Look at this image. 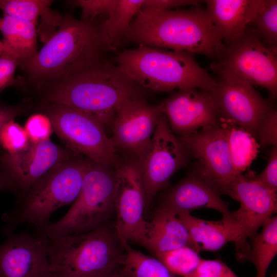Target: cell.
I'll use <instances>...</instances> for the list:
<instances>
[{"label":"cell","instance_id":"1","mask_svg":"<svg viewBox=\"0 0 277 277\" xmlns=\"http://www.w3.org/2000/svg\"><path fill=\"white\" fill-rule=\"evenodd\" d=\"M122 39L138 46L184 51L219 58L225 44L207 11L141 9Z\"/></svg>","mask_w":277,"mask_h":277},{"label":"cell","instance_id":"2","mask_svg":"<svg viewBox=\"0 0 277 277\" xmlns=\"http://www.w3.org/2000/svg\"><path fill=\"white\" fill-rule=\"evenodd\" d=\"M142 88L115 65L103 61L58 80L48 90L47 103L90 115L105 128L126 100L143 96Z\"/></svg>","mask_w":277,"mask_h":277},{"label":"cell","instance_id":"3","mask_svg":"<svg viewBox=\"0 0 277 277\" xmlns=\"http://www.w3.org/2000/svg\"><path fill=\"white\" fill-rule=\"evenodd\" d=\"M107 48L95 23L66 15L42 49L21 65L35 80H60L102 62Z\"/></svg>","mask_w":277,"mask_h":277},{"label":"cell","instance_id":"4","mask_svg":"<svg viewBox=\"0 0 277 277\" xmlns=\"http://www.w3.org/2000/svg\"><path fill=\"white\" fill-rule=\"evenodd\" d=\"M114 62L138 85L152 91L197 88L212 93L217 84L194 54L186 51L138 46L119 53Z\"/></svg>","mask_w":277,"mask_h":277},{"label":"cell","instance_id":"5","mask_svg":"<svg viewBox=\"0 0 277 277\" xmlns=\"http://www.w3.org/2000/svg\"><path fill=\"white\" fill-rule=\"evenodd\" d=\"M50 269L59 277H107L121 269L126 251L114 227L49 239Z\"/></svg>","mask_w":277,"mask_h":277},{"label":"cell","instance_id":"6","mask_svg":"<svg viewBox=\"0 0 277 277\" xmlns=\"http://www.w3.org/2000/svg\"><path fill=\"white\" fill-rule=\"evenodd\" d=\"M91 163L76 154L41 177L2 215L6 222L4 233L14 232L16 227L25 223L33 225L36 232L49 225L54 211L76 200Z\"/></svg>","mask_w":277,"mask_h":277},{"label":"cell","instance_id":"7","mask_svg":"<svg viewBox=\"0 0 277 277\" xmlns=\"http://www.w3.org/2000/svg\"><path fill=\"white\" fill-rule=\"evenodd\" d=\"M114 167L91 163L80 192L66 213L36 233L53 239L109 225L115 215Z\"/></svg>","mask_w":277,"mask_h":277},{"label":"cell","instance_id":"8","mask_svg":"<svg viewBox=\"0 0 277 277\" xmlns=\"http://www.w3.org/2000/svg\"><path fill=\"white\" fill-rule=\"evenodd\" d=\"M46 115L65 147L92 163L114 167L120 160L106 128L90 115L48 103Z\"/></svg>","mask_w":277,"mask_h":277},{"label":"cell","instance_id":"9","mask_svg":"<svg viewBox=\"0 0 277 277\" xmlns=\"http://www.w3.org/2000/svg\"><path fill=\"white\" fill-rule=\"evenodd\" d=\"M277 52L268 48L258 32L248 29L236 42L225 45L219 61L210 68L216 74L225 73L252 86L265 88L275 98L277 94Z\"/></svg>","mask_w":277,"mask_h":277},{"label":"cell","instance_id":"10","mask_svg":"<svg viewBox=\"0 0 277 277\" xmlns=\"http://www.w3.org/2000/svg\"><path fill=\"white\" fill-rule=\"evenodd\" d=\"M116 177L114 228L122 243L143 246L149 222L144 217L146 194L140 164L126 159L114 167Z\"/></svg>","mask_w":277,"mask_h":277},{"label":"cell","instance_id":"11","mask_svg":"<svg viewBox=\"0 0 277 277\" xmlns=\"http://www.w3.org/2000/svg\"><path fill=\"white\" fill-rule=\"evenodd\" d=\"M161 112L143 96L125 101L111 123V137L117 152L141 164L149 151Z\"/></svg>","mask_w":277,"mask_h":277},{"label":"cell","instance_id":"12","mask_svg":"<svg viewBox=\"0 0 277 277\" xmlns=\"http://www.w3.org/2000/svg\"><path fill=\"white\" fill-rule=\"evenodd\" d=\"M190 155L181 140L171 130L161 113L150 148L140 164L146 194V208L170 177L184 167Z\"/></svg>","mask_w":277,"mask_h":277},{"label":"cell","instance_id":"13","mask_svg":"<svg viewBox=\"0 0 277 277\" xmlns=\"http://www.w3.org/2000/svg\"><path fill=\"white\" fill-rule=\"evenodd\" d=\"M179 138L190 155L197 160L196 165L203 175L221 194H228L231 184L240 174L233 167L226 132L221 125Z\"/></svg>","mask_w":277,"mask_h":277},{"label":"cell","instance_id":"14","mask_svg":"<svg viewBox=\"0 0 277 277\" xmlns=\"http://www.w3.org/2000/svg\"><path fill=\"white\" fill-rule=\"evenodd\" d=\"M76 153L50 140L30 143L14 153H0V171L13 183L17 197L26 193L41 177Z\"/></svg>","mask_w":277,"mask_h":277},{"label":"cell","instance_id":"15","mask_svg":"<svg viewBox=\"0 0 277 277\" xmlns=\"http://www.w3.org/2000/svg\"><path fill=\"white\" fill-rule=\"evenodd\" d=\"M216 74L219 79L212 93L219 114L255 138L260 125L271 107L248 82L225 73Z\"/></svg>","mask_w":277,"mask_h":277},{"label":"cell","instance_id":"16","mask_svg":"<svg viewBox=\"0 0 277 277\" xmlns=\"http://www.w3.org/2000/svg\"><path fill=\"white\" fill-rule=\"evenodd\" d=\"M157 106L165 116L172 131L180 137L221 124L215 98L207 90H179Z\"/></svg>","mask_w":277,"mask_h":277},{"label":"cell","instance_id":"17","mask_svg":"<svg viewBox=\"0 0 277 277\" xmlns=\"http://www.w3.org/2000/svg\"><path fill=\"white\" fill-rule=\"evenodd\" d=\"M227 195L240 204L232 215L241 230L244 252L250 245L247 239L256 234L263 224L276 213V191L255 181L250 174H242L232 182Z\"/></svg>","mask_w":277,"mask_h":277},{"label":"cell","instance_id":"18","mask_svg":"<svg viewBox=\"0 0 277 277\" xmlns=\"http://www.w3.org/2000/svg\"><path fill=\"white\" fill-rule=\"evenodd\" d=\"M0 244V277H38L49 268L48 239L26 230L5 234Z\"/></svg>","mask_w":277,"mask_h":277},{"label":"cell","instance_id":"19","mask_svg":"<svg viewBox=\"0 0 277 277\" xmlns=\"http://www.w3.org/2000/svg\"><path fill=\"white\" fill-rule=\"evenodd\" d=\"M221 195L217 188L195 165L184 179L165 192L159 206L177 216L190 213L198 209L208 208L226 216L231 212L228 203L221 198Z\"/></svg>","mask_w":277,"mask_h":277},{"label":"cell","instance_id":"20","mask_svg":"<svg viewBox=\"0 0 277 277\" xmlns=\"http://www.w3.org/2000/svg\"><path fill=\"white\" fill-rule=\"evenodd\" d=\"M187 228L198 251H216L229 242L235 244L237 253L243 250L240 227L232 215L219 221H208L190 213L177 216Z\"/></svg>","mask_w":277,"mask_h":277},{"label":"cell","instance_id":"21","mask_svg":"<svg viewBox=\"0 0 277 277\" xmlns=\"http://www.w3.org/2000/svg\"><path fill=\"white\" fill-rule=\"evenodd\" d=\"M257 0H207L206 11L226 46L242 37L251 23Z\"/></svg>","mask_w":277,"mask_h":277},{"label":"cell","instance_id":"22","mask_svg":"<svg viewBox=\"0 0 277 277\" xmlns=\"http://www.w3.org/2000/svg\"><path fill=\"white\" fill-rule=\"evenodd\" d=\"M185 246L198 251L187 228L179 217L159 206L149 223L143 247L155 255Z\"/></svg>","mask_w":277,"mask_h":277},{"label":"cell","instance_id":"23","mask_svg":"<svg viewBox=\"0 0 277 277\" xmlns=\"http://www.w3.org/2000/svg\"><path fill=\"white\" fill-rule=\"evenodd\" d=\"M36 25L4 14L0 31L5 53L22 64L37 53Z\"/></svg>","mask_w":277,"mask_h":277},{"label":"cell","instance_id":"24","mask_svg":"<svg viewBox=\"0 0 277 277\" xmlns=\"http://www.w3.org/2000/svg\"><path fill=\"white\" fill-rule=\"evenodd\" d=\"M52 1L48 0H0V9L4 14L37 24L42 17L39 34L46 43L56 31L63 18L52 10Z\"/></svg>","mask_w":277,"mask_h":277},{"label":"cell","instance_id":"25","mask_svg":"<svg viewBox=\"0 0 277 277\" xmlns=\"http://www.w3.org/2000/svg\"><path fill=\"white\" fill-rule=\"evenodd\" d=\"M261 231L253 236L248 249L237 258L238 261L253 263L254 277H266L267 270L277 253V216H272L262 226Z\"/></svg>","mask_w":277,"mask_h":277},{"label":"cell","instance_id":"26","mask_svg":"<svg viewBox=\"0 0 277 277\" xmlns=\"http://www.w3.org/2000/svg\"><path fill=\"white\" fill-rule=\"evenodd\" d=\"M221 125L226 132L233 167L241 174L256 157L260 146L252 134L234 123L224 120Z\"/></svg>","mask_w":277,"mask_h":277},{"label":"cell","instance_id":"27","mask_svg":"<svg viewBox=\"0 0 277 277\" xmlns=\"http://www.w3.org/2000/svg\"><path fill=\"white\" fill-rule=\"evenodd\" d=\"M144 0H116L113 10L100 27L103 42L113 47L122 40L135 16L142 9Z\"/></svg>","mask_w":277,"mask_h":277},{"label":"cell","instance_id":"28","mask_svg":"<svg viewBox=\"0 0 277 277\" xmlns=\"http://www.w3.org/2000/svg\"><path fill=\"white\" fill-rule=\"evenodd\" d=\"M123 245L126 253L122 269L124 277H182L169 271L156 258L135 250L129 243Z\"/></svg>","mask_w":277,"mask_h":277},{"label":"cell","instance_id":"29","mask_svg":"<svg viewBox=\"0 0 277 277\" xmlns=\"http://www.w3.org/2000/svg\"><path fill=\"white\" fill-rule=\"evenodd\" d=\"M251 24L264 44L277 52V1L257 0Z\"/></svg>","mask_w":277,"mask_h":277},{"label":"cell","instance_id":"30","mask_svg":"<svg viewBox=\"0 0 277 277\" xmlns=\"http://www.w3.org/2000/svg\"><path fill=\"white\" fill-rule=\"evenodd\" d=\"M196 249L185 246L154 255L169 271L182 277H190L203 258Z\"/></svg>","mask_w":277,"mask_h":277},{"label":"cell","instance_id":"31","mask_svg":"<svg viewBox=\"0 0 277 277\" xmlns=\"http://www.w3.org/2000/svg\"><path fill=\"white\" fill-rule=\"evenodd\" d=\"M30 144L23 127L11 120L5 123L0 130V147L4 151L14 153L26 148Z\"/></svg>","mask_w":277,"mask_h":277},{"label":"cell","instance_id":"32","mask_svg":"<svg viewBox=\"0 0 277 277\" xmlns=\"http://www.w3.org/2000/svg\"><path fill=\"white\" fill-rule=\"evenodd\" d=\"M30 143L36 144L50 140L54 131L50 118L43 113H35L27 120L24 127Z\"/></svg>","mask_w":277,"mask_h":277},{"label":"cell","instance_id":"33","mask_svg":"<svg viewBox=\"0 0 277 277\" xmlns=\"http://www.w3.org/2000/svg\"><path fill=\"white\" fill-rule=\"evenodd\" d=\"M73 2L82 10V20L94 23L99 16H109L116 0H78Z\"/></svg>","mask_w":277,"mask_h":277},{"label":"cell","instance_id":"34","mask_svg":"<svg viewBox=\"0 0 277 277\" xmlns=\"http://www.w3.org/2000/svg\"><path fill=\"white\" fill-rule=\"evenodd\" d=\"M255 139L260 147L277 146V112L271 108L258 130Z\"/></svg>","mask_w":277,"mask_h":277},{"label":"cell","instance_id":"35","mask_svg":"<svg viewBox=\"0 0 277 277\" xmlns=\"http://www.w3.org/2000/svg\"><path fill=\"white\" fill-rule=\"evenodd\" d=\"M190 277H239L220 259H203Z\"/></svg>","mask_w":277,"mask_h":277},{"label":"cell","instance_id":"36","mask_svg":"<svg viewBox=\"0 0 277 277\" xmlns=\"http://www.w3.org/2000/svg\"><path fill=\"white\" fill-rule=\"evenodd\" d=\"M255 181L272 190H277V146L272 147L270 153L268 163L258 175L250 174Z\"/></svg>","mask_w":277,"mask_h":277},{"label":"cell","instance_id":"37","mask_svg":"<svg viewBox=\"0 0 277 277\" xmlns=\"http://www.w3.org/2000/svg\"><path fill=\"white\" fill-rule=\"evenodd\" d=\"M17 64L16 60L5 53L0 57V93L6 88L20 83L14 77Z\"/></svg>","mask_w":277,"mask_h":277},{"label":"cell","instance_id":"38","mask_svg":"<svg viewBox=\"0 0 277 277\" xmlns=\"http://www.w3.org/2000/svg\"><path fill=\"white\" fill-rule=\"evenodd\" d=\"M200 3L194 0H144L142 9L166 10L187 5L197 6Z\"/></svg>","mask_w":277,"mask_h":277},{"label":"cell","instance_id":"39","mask_svg":"<svg viewBox=\"0 0 277 277\" xmlns=\"http://www.w3.org/2000/svg\"><path fill=\"white\" fill-rule=\"evenodd\" d=\"M26 108L23 106L0 105V130L7 122L14 120L24 112Z\"/></svg>","mask_w":277,"mask_h":277},{"label":"cell","instance_id":"40","mask_svg":"<svg viewBox=\"0 0 277 277\" xmlns=\"http://www.w3.org/2000/svg\"><path fill=\"white\" fill-rule=\"evenodd\" d=\"M6 191L17 194V190L13 183L0 171V191Z\"/></svg>","mask_w":277,"mask_h":277},{"label":"cell","instance_id":"41","mask_svg":"<svg viewBox=\"0 0 277 277\" xmlns=\"http://www.w3.org/2000/svg\"><path fill=\"white\" fill-rule=\"evenodd\" d=\"M38 277H59L54 272H53L50 268L42 273Z\"/></svg>","mask_w":277,"mask_h":277},{"label":"cell","instance_id":"42","mask_svg":"<svg viewBox=\"0 0 277 277\" xmlns=\"http://www.w3.org/2000/svg\"><path fill=\"white\" fill-rule=\"evenodd\" d=\"M122 269L117 270V271L107 277H124L122 273Z\"/></svg>","mask_w":277,"mask_h":277},{"label":"cell","instance_id":"43","mask_svg":"<svg viewBox=\"0 0 277 277\" xmlns=\"http://www.w3.org/2000/svg\"><path fill=\"white\" fill-rule=\"evenodd\" d=\"M4 52V44L3 42L0 41V57L3 54Z\"/></svg>","mask_w":277,"mask_h":277},{"label":"cell","instance_id":"44","mask_svg":"<svg viewBox=\"0 0 277 277\" xmlns=\"http://www.w3.org/2000/svg\"><path fill=\"white\" fill-rule=\"evenodd\" d=\"M274 277H276V274H275V276Z\"/></svg>","mask_w":277,"mask_h":277}]
</instances>
